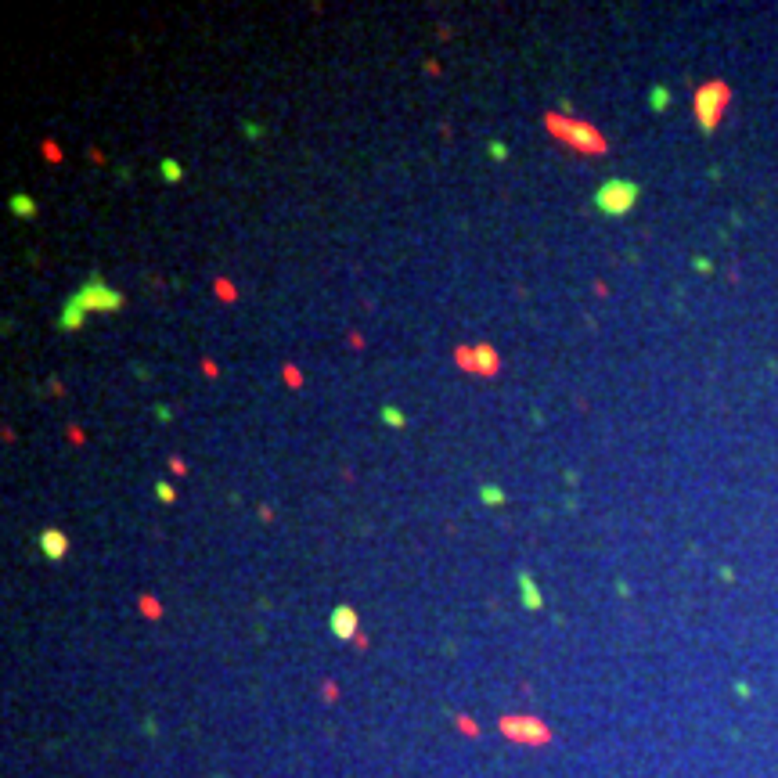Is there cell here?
<instances>
[{
    "label": "cell",
    "mask_w": 778,
    "mask_h": 778,
    "mask_svg": "<svg viewBox=\"0 0 778 778\" xmlns=\"http://www.w3.org/2000/svg\"><path fill=\"white\" fill-rule=\"evenodd\" d=\"M732 101V90H728L721 79H710L706 87L695 90V119H699V130L703 134H713L721 123V112Z\"/></svg>",
    "instance_id": "3"
},
{
    "label": "cell",
    "mask_w": 778,
    "mask_h": 778,
    "mask_svg": "<svg viewBox=\"0 0 778 778\" xmlns=\"http://www.w3.org/2000/svg\"><path fill=\"white\" fill-rule=\"evenodd\" d=\"M515 580H519V595H522V606H526L530 613H541L544 609V595H541V587H537V580L526 573V569H519L515 573Z\"/></svg>",
    "instance_id": "7"
},
{
    "label": "cell",
    "mask_w": 778,
    "mask_h": 778,
    "mask_svg": "<svg viewBox=\"0 0 778 778\" xmlns=\"http://www.w3.org/2000/svg\"><path fill=\"white\" fill-rule=\"evenodd\" d=\"M8 209L19 216V220H33L37 213H40V205H37V198L33 195H25V192H14L11 198H8Z\"/></svg>",
    "instance_id": "8"
},
{
    "label": "cell",
    "mask_w": 778,
    "mask_h": 778,
    "mask_svg": "<svg viewBox=\"0 0 778 778\" xmlns=\"http://www.w3.org/2000/svg\"><path fill=\"white\" fill-rule=\"evenodd\" d=\"M37 544H40V551H43V559H51V562H61L69 555V537L61 533V530H43L40 537H37Z\"/></svg>",
    "instance_id": "6"
},
{
    "label": "cell",
    "mask_w": 778,
    "mask_h": 778,
    "mask_svg": "<svg viewBox=\"0 0 778 778\" xmlns=\"http://www.w3.org/2000/svg\"><path fill=\"white\" fill-rule=\"evenodd\" d=\"M242 134H245L249 141H260V137H263V126H260V123H242Z\"/></svg>",
    "instance_id": "16"
},
{
    "label": "cell",
    "mask_w": 778,
    "mask_h": 778,
    "mask_svg": "<svg viewBox=\"0 0 778 778\" xmlns=\"http://www.w3.org/2000/svg\"><path fill=\"white\" fill-rule=\"evenodd\" d=\"M475 494H480V501L487 504V508H498V504H508V494L501 487H494V483H480L475 487Z\"/></svg>",
    "instance_id": "10"
},
{
    "label": "cell",
    "mask_w": 778,
    "mask_h": 778,
    "mask_svg": "<svg viewBox=\"0 0 778 778\" xmlns=\"http://www.w3.org/2000/svg\"><path fill=\"white\" fill-rule=\"evenodd\" d=\"M155 418H158V422H170V407L158 404V407H155Z\"/></svg>",
    "instance_id": "18"
},
{
    "label": "cell",
    "mask_w": 778,
    "mask_h": 778,
    "mask_svg": "<svg viewBox=\"0 0 778 778\" xmlns=\"http://www.w3.org/2000/svg\"><path fill=\"white\" fill-rule=\"evenodd\" d=\"M548 126H551V134L559 141H566V145H573L580 152H602L606 148V141H602L591 126H584V123H559L555 116H548Z\"/></svg>",
    "instance_id": "4"
},
{
    "label": "cell",
    "mask_w": 778,
    "mask_h": 778,
    "mask_svg": "<svg viewBox=\"0 0 778 778\" xmlns=\"http://www.w3.org/2000/svg\"><path fill=\"white\" fill-rule=\"evenodd\" d=\"M357 624H360V616H357L354 606H336L331 616H328V627H331V634H336L339 642H354L357 638Z\"/></svg>",
    "instance_id": "5"
},
{
    "label": "cell",
    "mask_w": 778,
    "mask_h": 778,
    "mask_svg": "<svg viewBox=\"0 0 778 778\" xmlns=\"http://www.w3.org/2000/svg\"><path fill=\"white\" fill-rule=\"evenodd\" d=\"M638 198H642V187H638V184L613 177V181H606V184H602L598 192H595L591 205H595L602 216H627L634 205H638Z\"/></svg>",
    "instance_id": "1"
},
{
    "label": "cell",
    "mask_w": 778,
    "mask_h": 778,
    "mask_svg": "<svg viewBox=\"0 0 778 778\" xmlns=\"http://www.w3.org/2000/svg\"><path fill=\"white\" fill-rule=\"evenodd\" d=\"M648 105H653V108H656V112H663V108H666V105H670V90H666L663 83H656L653 90H648Z\"/></svg>",
    "instance_id": "12"
},
{
    "label": "cell",
    "mask_w": 778,
    "mask_h": 778,
    "mask_svg": "<svg viewBox=\"0 0 778 778\" xmlns=\"http://www.w3.org/2000/svg\"><path fill=\"white\" fill-rule=\"evenodd\" d=\"M72 303L83 310V314H90V310H105V314H116V310H123L126 307V296L119 292V289H112L101 274H94V278H87V285L79 292H72L69 296Z\"/></svg>",
    "instance_id": "2"
},
{
    "label": "cell",
    "mask_w": 778,
    "mask_h": 778,
    "mask_svg": "<svg viewBox=\"0 0 778 778\" xmlns=\"http://www.w3.org/2000/svg\"><path fill=\"white\" fill-rule=\"evenodd\" d=\"M83 317H87V314L79 310L72 299H65V307H61V317H58V328H61V331H79V328H83Z\"/></svg>",
    "instance_id": "9"
},
{
    "label": "cell",
    "mask_w": 778,
    "mask_h": 778,
    "mask_svg": "<svg viewBox=\"0 0 778 778\" xmlns=\"http://www.w3.org/2000/svg\"><path fill=\"white\" fill-rule=\"evenodd\" d=\"M155 498L163 501V504H173V501H177V490H173L166 480H158V483H155Z\"/></svg>",
    "instance_id": "14"
},
{
    "label": "cell",
    "mask_w": 778,
    "mask_h": 778,
    "mask_svg": "<svg viewBox=\"0 0 778 778\" xmlns=\"http://www.w3.org/2000/svg\"><path fill=\"white\" fill-rule=\"evenodd\" d=\"M692 267H695L699 274H713V260H706V256H695V260H692Z\"/></svg>",
    "instance_id": "17"
},
{
    "label": "cell",
    "mask_w": 778,
    "mask_h": 778,
    "mask_svg": "<svg viewBox=\"0 0 778 778\" xmlns=\"http://www.w3.org/2000/svg\"><path fill=\"white\" fill-rule=\"evenodd\" d=\"M487 152H490V158H494V163H501V158H508V145H504V141H490V145H487Z\"/></svg>",
    "instance_id": "15"
},
{
    "label": "cell",
    "mask_w": 778,
    "mask_h": 778,
    "mask_svg": "<svg viewBox=\"0 0 778 778\" xmlns=\"http://www.w3.org/2000/svg\"><path fill=\"white\" fill-rule=\"evenodd\" d=\"M382 422H386L389 429H404V425H407V418H404V411H400V407H389V404L382 407Z\"/></svg>",
    "instance_id": "13"
},
{
    "label": "cell",
    "mask_w": 778,
    "mask_h": 778,
    "mask_svg": "<svg viewBox=\"0 0 778 778\" xmlns=\"http://www.w3.org/2000/svg\"><path fill=\"white\" fill-rule=\"evenodd\" d=\"M158 177H163V184H181L184 181V166L177 163V158H158Z\"/></svg>",
    "instance_id": "11"
}]
</instances>
